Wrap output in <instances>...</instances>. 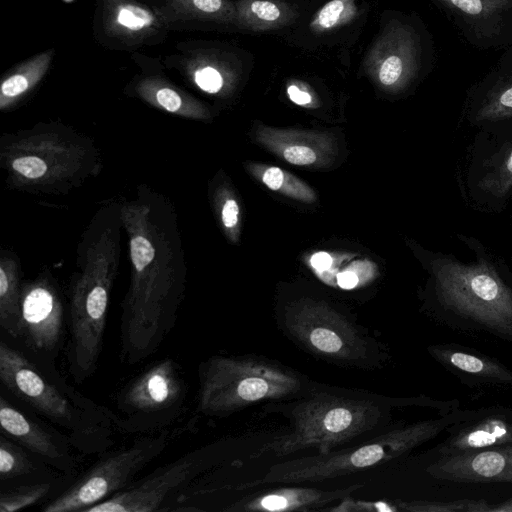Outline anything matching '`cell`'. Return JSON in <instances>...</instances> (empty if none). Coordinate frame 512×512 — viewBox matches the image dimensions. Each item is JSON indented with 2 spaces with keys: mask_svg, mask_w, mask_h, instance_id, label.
<instances>
[{
  "mask_svg": "<svg viewBox=\"0 0 512 512\" xmlns=\"http://www.w3.org/2000/svg\"><path fill=\"white\" fill-rule=\"evenodd\" d=\"M284 332L307 352L330 362L360 368L381 359L378 343L345 314L323 302L300 301L281 318Z\"/></svg>",
  "mask_w": 512,
  "mask_h": 512,
  "instance_id": "obj_9",
  "label": "cell"
},
{
  "mask_svg": "<svg viewBox=\"0 0 512 512\" xmlns=\"http://www.w3.org/2000/svg\"><path fill=\"white\" fill-rule=\"evenodd\" d=\"M22 283L20 264L10 252L0 256V326L12 338L20 336V301Z\"/></svg>",
  "mask_w": 512,
  "mask_h": 512,
  "instance_id": "obj_27",
  "label": "cell"
},
{
  "mask_svg": "<svg viewBox=\"0 0 512 512\" xmlns=\"http://www.w3.org/2000/svg\"><path fill=\"white\" fill-rule=\"evenodd\" d=\"M408 400L311 382L290 402L267 406L282 412L290 429L264 444L262 453L285 457L303 450L331 452L380 429L389 420L391 409Z\"/></svg>",
  "mask_w": 512,
  "mask_h": 512,
  "instance_id": "obj_3",
  "label": "cell"
},
{
  "mask_svg": "<svg viewBox=\"0 0 512 512\" xmlns=\"http://www.w3.org/2000/svg\"><path fill=\"white\" fill-rule=\"evenodd\" d=\"M24 447L1 433L0 435V479L8 481L33 474L39 470L37 457H31Z\"/></svg>",
  "mask_w": 512,
  "mask_h": 512,
  "instance_id": "obj_31",
  "label": "cell"
},
{
  "mask_svg": "<svg viewBox=\"0 0 512 512\" xmlns=\"http://www.w3.org/2000/svg\"><path fill=\"white\" fill-rule=\"evenodd\" d=\"M336 282L342 289H353L357 286L359 278L356 272L345 270L336 276Z\"/></svg>",
  "mask_w": 512,
  "mask_h": 512,
  "instance_id": "obj_39",
  "label": "cell"
},
{
  "mask_svg": "<svg viewBox=\"0 0 512 512\" xmlns=\"http://www.w3.org/2000/svg\"><path fill=\"white\" fill-rule=\"evenodd\" d=\"M359 0H330L309 22V29L316 35L334 32L351 23L359 13Z\"/></svg>",
  "mask_w": 512,
  "mask_h": 512,
  "instance_id": "obj_30",
  "label": "cell"
},
{
  "mask_svg": "<svg viewBox=\"0 0 512 512\" xmlns=\"http://www.w3.org/2000/svg\"><path fill=\"white\" fill-rule=\"evenodd\" d=\"M170 441L169 431L137 439L102 456L62 493L42 507L43 512H84L128 488Z\"/></svg>",
  "mask_w": 512,
  "mask_h": 512,
  "instance_id": "obj_12",
  "label": "cell"
},
{
  "mask_svg": "<svg viewBox=\"0 0 512 512\" xmlns=\"http://www.w3.org/2000/svg\"><path fill=\"white\" fill-rule=\"evenodd\" d=\"M177 18L236 25V7L230 0H166Z\"/></svg>",
  "mask_w": 512,
  "mask_h": 512,
  "instance_id": "obj_29",
  "label": "cell"
},
{
  "mask_svg": "<svg viewBox=\"0 0 512 512\" xmlns=\"http://www.w3.org/2000/svg\"><path fill=\"white\" fill-rule=\"evenodd\" d=\"M119 213L131 266L121 302L119 353L123 363L135 365L154 355L175 328L186 265L175 212L162 196L144 189Z\"/></svg>",
  "mask_w": 512,
  "mask_h": 512,
  "instance_id": "obj_1",
  "label": "cell"
},
{
  "mask_svg": "<svg viewBox=\"0 0 512 512\" xmlns=\"http://www.w3.org/2000/svg\"><path fill=\"white\" fill-rule=\"evenodd\" d=\"M187 77L202 91L221 94L231 88L235 79V66L212 51H198L185 63Z\"/></svg>",
  "mask_w": 512,
  "mask_h": 512,
  "instance_id": "obj_26",
  "label": "cell"
},
{
  "mask_svg": "<svg viewBox=\"0 0 512 512\" xmlns=\"http://www.w3.org/2000/svg\"><path fill=\"white\" fill-rule=\"evenodd\" d=\"M53 489L50 482L23 484L0 493V512H16L37 504Z\"/></svg>",
  "mask_w": 512,
  "mask_h": 512,
  "instance_id": "obj_33",
  "label": "cell"
},
{
  "mask_svg": "<svg viewBox=\"0 0 512 512\" xmlns=\"http://www.w3.org/2000/svg\"><path fill=\"white\" fill-rule=\"evenodd\" d=\"M65 307L49 271L22 283L19 340L43 367L57 369L55 360L65 337Z\"/></svg>",
  "mask_w": 512,
  "mask_h": 512,
  "instance_id": "obj_14",
  "label": "cell"
},
{
  "mask_svg": "<svg viewBox=\"0 0 512 512\" xmlns=\"http://www.w3.org/2000/svg\"><path fill=\"white\" fill-rule=\"evenodd\" d=\"M512 444V411L493 409L463 421L438 448L439 457Z\"/></svg>",
  "mask_w": 512,
  "mask_h": 512,
  "instance_id": "obj_20",
  "label": "cell"
},
{
  "mask_svg": "<svg viewBox=\"0 0 512 512\" xmlns=\"http://www.w3.org/2000/svg\"><path fill=\"white\" fill-rule=\"evenodd\" d=\"M464 36L483 49L512 46V0H435Z\"/></svg>",
  "mask_w": 512,
  "mask_h": 512,
  "instance_id": "obj_16",
  "label": "cell"
},
{
  "mask_svg": "<svg viewBox=\"0 0 512 512\" xmlns=\"http://www.w3.org/2000/svg\"><path fill=\"white\" fill-rule=\"evenodd\" d=\"M332 263V256L323 251L314 253L310 258L311 266L320 274L328 270L332 266Z\"/></svg>",
  "mask_w": 512,
  "mask_h": 512,
  "instance_id": "obj_38",
  "label": "cell"
},
{
  "mask_svg": "<svg viewBox=\"0 0 512 512\" xmlns=\"http://www.w3.org/2000/svg\"><path fill=\"white\" fill-rule=\"evenodd\" d=\"M473 414V411H454L441 418L393 427L351 447L289 459L271 466L261 479L241 484L239 488H256L275 483L320 482L364 472L406 455L449 426L462 423Z\"/></svg>",
  "mask_w": 512,
  "mask_h": 512,
  "instance_id": "obj_7",
  "label": "cell"
},
{
  "mask_svg": "<svg viewBox=\"0 0 512 512\" xmlns=\"http://www.w3.org/2000/svg\"><path fill=\"white\" fill-rule=\"evenodd\" d=\"M510 203L512 204V196H511V200H510Z\"/></svg>",
  "mask_w": 512,
  "mask_h": 512,
  "instance_id": "obj_41",
  "label": "cell"
},
{
  "mask_svg": "<svg viewBox=\"0 0 512 512\" xmlns=\"http://www.w3.org/2000/svg\"><path fill=\"white\" fill-rule=\"evenodd\" d=\"M197 411L227 417L261 402L290 400L311 381L278 361L255 355H214L198 367Z\"/></svg>",
  "mask_w": 512,
  "mask_h": 512,
  "instance_id": "obj_8",
  "label": "cell"
},
{
  "mask_svg": "<svg viewBox=\"0 0 512 512\" xmlns=\"http://www.w3.org/2000/svg\"><path fill=\"white\" fill-rule=\"evenodd\" d=\"M457 238L473 253V259L425 252L431 308L447 323L512 342L510 267L476 237L458 233Z\"/></svg>",
  "mask_w": 512,
  "mask_h": 512,
  "instance_id": "obj_2",
  "label": "cell"
},
{
  "mask_svg": "<svg viewBox=\"0 0 512 512\" xmlns=\"http://www.w3.org/2000/svg\"><path fill=\"white\" fill-rule=\"evenodd\" d=\"M0 381L36 414L62 428L73 447L85 454L113 444L117 415L87 398L61 377L17 348L0 341Z\"/></svg>",
  "mask_w": 512,
  "mask_h": 512,
  "instance_id": "obj_4",
  "label": "cell"
},
{
  "mask_svg": "<svg viewBox=\"0 0 512 512\" xmlns=\"http://www.w3.org/2000/svg\"><path fill=\"white\" fill-rule=\"evenodd\" d=\"M219 443L185 453L84 512H153L217 462Z\"/></svg>",
  "mask_w": 512,
  "mask_h": 512,
  "instance_id": "obj_13",
  "label": "cell"
},
{
  "mask_svg": "<svg viewBox=\"0 0 512 512\" xmlns=\"http://www.w3.org/2000/svg\"><path fill=\"white\" fill-rule=\"evenodd\" d=\"M53 50H47L28 59L7 75L0 85V110L12 108L32 91L47 73Z\"/></svg>",
  "mask_w": 512,
  "mask_h": 512,
  "instance_id": "obj_28",
  "label": "cell"
},
{
  "mask_svg": "<svg viewBox=\"0 0 512 512\" xmlns=\"http://www.w3.org/2000/svg\"><path fill=\"white\" fill-rule=\"evenodd\" d=\"M0 164L10 187L62 194L101 169L91 140L70 128H32L2 139Z\"/></svg>",
  "mask_w": 512,
  "mask_h": 512,
  "instance_id": "obj_5",
  "label": "cell"
},
{
  "mask_svg": "<svg viewBox=\"0 0 512 512\" xmlns=\"http://www.w3.org/2000/svg\"><path fill=\"white\" fill-rule=\"evenodd\" d=\"M216 196L217 211L221 224L227 235L234 239L239 224V205L226 191L219 190Z\"/></svg>",
  "mask_w": 512,
  "mask_h": 512,
  "instance_id": "obj_35",
  "label": "cell"
},
{
  "mask_svg": "<svg viewBox=\"0 0 512 512\" xmlns=\"http://www.w3.org/2000/svg\"><path fill=\"white\" fill-rule=\"evenodd\" d=\"M188 385L182 367L166 357L132 378L117 394V428L125 433L155 431L185 410Z\"/></svg>",
  "mask_w": 512,
  "mask_h": 512,
  "instance_id": "obj_11",
  "label": "cell"
},
{
  "mask_svg": "<svg viewBox=\"0 0 512 512\" xmlns=\"http://www.w3.org/2000/svg\"><path fill=\"white\" fill-rule=\"evenodd\" d=\"M422 46L412 25L391 19L368 50L363 66L382 88L398 91L420 72Z\"/></svg>",
  "mask_w": 512,
  "mask_h": 512,
  "instance_id": "obj_15",
  "label": "cell"
},
{
  "mask_svg": "<svg viewBox=\"0 0 512 512\" xmlns=\"http://www.w3.org/2000/svg\"><path fill=\"white\" fill-rule=\"evenodd\" d=\"M511 262H512V255H511Z\"/></svg>",
  "mask_w": 512,
  "mask_h": 512,
  "instance_id": "obj_42",
  "label": "cell"
},
{
  "mask_svg": "<svg viewBox=\"0 0 512 512\" xmlns=\"http://www.w3.org/2000/svg\"><path fill=\"white\" fill-rule=\"evenodd\" d=\"M282 157L297 166H307L316 162L317 153L307 145L293 144L282 149Z\"/></svg>",
  "mask_w": 512,
  "mask_h": 512,
  "instance_id": "obj_36",
  "label": "cell"
},
{
  "mask_svg": "<svg viewBox=\"0 0 512 512\" xmlns=\"http://www.w3.org/2000/svg\"><path fill=\"white\" fill-rule=\"evenodd\" d=\"M256 172L262 183L270 190L305 202L315 200L313 190L306 183L278 167H259Z\"/></svg>",
  "mask_w": 512,
  "mask_h": 512,
  "instance_id": "obj_32",
  "label": "cell"
},
{
  "mask_svg": "<svg viewBox=\"0 0 512 512\" xmlns=\"http://www.w3.org/2000/svg\"><path fill=\"white\" fill-rule=\"evenodd\" d=\"M118 230L108 227L89 245L68 295V371L81 384L98 368L107 312L119 267Z\"/></svg>",
  "mask_w": 512,
  "mask_h": 512,
  "instance_id": "obj_6",
  "label": "cell"
},
{
  "mask_svg": "<svg viewBox=\"0 0 512 512\" xmlns=\"http://www.w3.org/2000/svg\"><path fill=\"white\" fill-rule=\"evenodd\" d=\"M0 426L2 433L24 447L43 463L63 473L76 468L74 448L65 434L56 433L0 395Z\"/></svg>",
  "mask_w": 512,
  "mask_h": 512,
  "instance_id": "obj_17",
  "label": "cell"
},
{
  "mask_svg": "<svg viewBox=\"0 0 512 512\" xmlns=\"http://www.w3.org/2000/svg\"><path fill=\"white\" fill-rule=\"evenodd\" d=\"M461 118L474 128L512 121V68H499L471 87Z\"/></svg>",
  "mask_w": 512,
  "mask_h": 512,
  "instance_id": "obj_21",
  "label": "cell"
},
{
  "mask_svg": "<svg viewBox=\"0 0 512 512\" xmlns=\"http://www.w3.org/2000/svg\"><path fill=\"white\" fill-rule=\"evenodd\" d=\"M138 96L167 113L193 120H207L210 110L199 100L159 77H146L135 87Z\"/></svg>",
  "mask_w": 512,
  "mask_h": 512,
  "instance_id": "obj_24",
  "label": "cell"
},
{
  "mask_svg": "<svg viewBox=\"0 0 512 512\" xmlns=\"http://www.w3.org/2000/svg\"><path fill=\"white\" fill-rule=\"evenodd\" d=\"M465 203L481 213L498 214L512 196V121L476 128L457 170Z\"/></svg>",
  "mask_w": 512,
  "mask_h": 512,
  "instance_id": "obj_10",
  "label": "cell"
},
{
  "mask_svg": "<svg viewBox=\"0 0 512 512\" xmlns=\"http://www.w3.org/2000/svg\"><path fill=\"white\" fill-rule=\"evenodd\" d=\"M401 511L410 512H491L484 500L461 499L453 501H399Z\"/></svg>",
  "mask_w": 512,
  "mask_h": 512,
  "instance_id": "obj_34",
  "label": "cell"
},
{
  "mask_svg": "<svg viewBox=\"0 0 512 512\" xmlns=\"http://www.w3.org/2000/svg\"><path fill=\"white\" fill-rule=\"evenodd\" d=\"M428 353L447 370L472 385H512V371L499 361L456 345L437 344Z\"/></svg>",
  "mask_w": 512,
  "mask_h": 512,
  "instance_id": "obj_22",
  "label": "cell"
},
{
  "mask_svg": "<svg viewBox=\"0 0 512 512\" xmlns=\"http://www.w3.org/2000/svg\"><path fill=\"white\" fill-rule=\"evenodd\" d=\"M160 16L136 0H104L103 26L105 32L121 39H141L157 31Z\"/></svg>",
  "mask_w": 512,
  "mask_h": 512,
  "instance_id": "obj_23",
  "label": "cell"
},
{
  "mask_svg": "<svg viewBox=\"0 0 512 512\" xmlns=\"http://www.w3.org/2000/svg\"><path fill=\"white\" fill-rule=\"evenodd\" d=\"M236 26L253 32L278 30L291 25L298 11L283 0H236Z\"/></svg>",
  "mask_w": 512,
  "mask_h": 512,
  "instance_id": "obj_25",
  "label": "cell"
},
{
  "mask_svg": "<svg viewBox=\"0 0 512 512\" xmlns=\"http://www.w3.org/2000/svg\"><path fill=\"white\" fill-rule=\"evenodd\" d=\"M427 473L450 482L512 483V444L439 457Z\"/></svg>",
  "mask_w": 512,
  "mask_h": 512,
  "instance_id": "obj_18",
  "label": "cell"
},
{
  "mask_svg": "<svg viewBox=\"0 0 512 512\" xmlns=\"http://www.w3.org/2000/svg\"><path fill=\"white\" fill-rule=\"evenodd\" d=\"M491 512H512V498L491 507Z\"/></svg>",
  "mask_w": 512,
  "mask_h": 512,
  "instance_id": "obj_40",
  "label": "cell"
},
{
  "mask_svg": "<svg viewBox=\"0 0 512 512\" xmlns=\"http://www.w3.org/2000/svg\"><path fill=\"white\" fill-rule=\"evenodd\" d=\"M66 1H70V0H66Z\"/></svg>",
  "mask_w": 512,
  "mask_h": 512,
  "instance_id": "obj_43",
  "label": "cell"
},
{
  "mask_svg": "<svg viewBox=\"0 0 512 512\" xmlns=\"http://www.w3.org/2000/svg\"><path fill=\"white\" fill-rule=\"evenodd\" d=\"M287 94L292 102L300 106H308L314 101L308 85L302 81H291L287 86Z\"/></svg>",
  "mask_w": 512,
  "mask_h": 512,
  "instance_id": "obj_37",
  "label": "cell"
},
{
  "mask_svg": "<svg viewBox=\"0 0 512 512\" xmlns=\"http://www.w3.org/2000/svg\"><path fill=\"white\" fill-rule=\"evenodd\" d=\"M361 487L363 484H353L334 490L311 487H283L264 490L242 498L224 510L230 512L318 510L349 497Z\"/></svg>",
  "mask_w": 512,
  "mask_h": 512,
  "instance_id": "obj_19",
  "label": "cell"
}]
</instances>
